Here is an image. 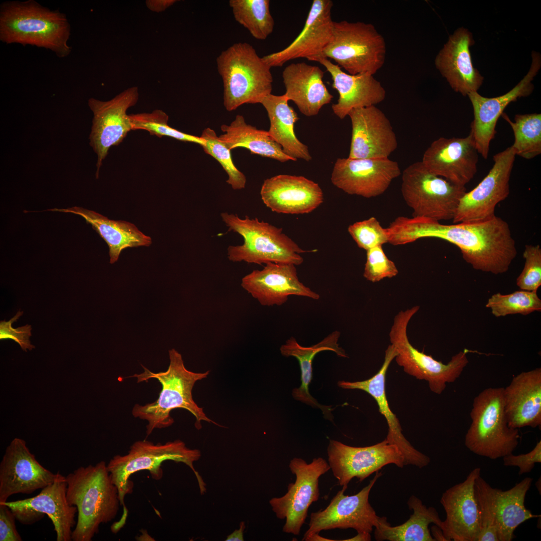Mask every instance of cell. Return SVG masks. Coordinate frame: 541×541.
I'll use <instances>...</instances> for the list:
<instances>
[{"label": "cell", "instance_id": "cell-7", "mask_svg": "<svg viewBox=\"0 0 541 541\" xmlns=\"http://www.w3.org/2000/svg\"><path fill=\"white\" fill-rule=\"evenodd\" d=\"M222 220L229 231L238 233L243 238L239 245H230L227 257L232 262L244 261L261 264L268 262L292 263L299 265L304 261L302 249L279 228L257 218L248 216L241 218L236 214L222 212Z\"/></svg>", "mask_w": 541, "mask_h": 541}, {"label": "cell", "instance_id": "cell-18", "mask_svg": "<svg viewBox=\"0 0 541 541\" xmlns=\"http://www.w3.org/2000/svg\"><path fill=\"white\" fill-rule=\"evenodd\" d=\"M400 174L398 163L389 158H338L331 180L334 185L349 194L369 198L383 194Z\"/></svg>", "mask_w": 541, "mask_h": 541}, {"label": "cell", "instance_id": "cell-53", "mask_svg": "<svg viewBox=\"0 0 541 541\" xmlns=\"http://www.w3.org/2000/svg\"><path fill=\"white\" fill-rule=\"evenodd\" d=\"M371 533L369 532H362L357 533V535L355 536L343 540H349V541H370L371 540Z\"/></svg>", "mask_w": 541, "mask_h": 541}, {"label": "cell", "instance_id": "cell-9", "mask_svg": "<svg viewBox=\"0 0 541 541\" xmlns=\"http://www.w3.org/2000/svg\"><path fill=\"white\" fill-rule=\"evenodd\" d=\"M386 55L384 37L370 23L334 21L331 39L323 58L333 60L352 75H374L383 66Z\"/></svg>", "mask_w": 541, "mask_h": 541}, {"label": "cell", "instance_id": "cell-14", "mask_svg": "<svg viewBox=\"0 0 541 541\" xmlns=\"http://www.w3.org/2000/svg\"><path fill=\"white\" fill-rule=\"evenodd\" d=\"M381 472H376L369 483L355 494H344L342 487L324 509L312 512L309 528L302 540L322 530L335 528H353L357 533H371L379 524L382 517L378 516L369 501L370 491Z\"/></svg>", "mask_w": 541, "mask_h": 541}, {"label": "cell", "instance_id": "cell-5", "mask_svg": "<svg viewBox=\"0 0 541 541\" xmlns=\"http://www.w3.org/2000/svg\"><path fill=\"white\" fill-rule=\"evenodd\" d=\"M200 456L199 450L188 448L178 439L164 444H154L144 439L135 442L127 454L113 456L107 467L111 481L118 489L123 514L118 521L112 524V528L119 531L126 523L128 511L124 499L133 491V483L129 479L131 475L138 471L147 470L153 479L159 480L163 475L161 464L165 461L182 462L189 467L196 476L201 494H203L206 491L205 483L193 465Z\"/></svg>", "mask_w": 541, "mask_h": 541}, {"label": "cell", "instance_id": "cell-31", "mask_svg": "<svg viewBox=\"0 0 541 541\" xmlns=\"http://www.w3.org/2000/svg\"><path fill=\"white\" fill-rule=\"evenodd\" d=\"M324 76L320 67L305 62L291 63L283 71L284 94L306 116L317 115L333 98L323 82Z\"/></svg>", "mask_w": 541, "mask_h": 541}, {"label": "cell", "instance_id": "cell-27", "mask_svg": "<svg viewBox=\"0 0 541 541\" xmlns=\"http://www.w3.org/2000/svg\"><path fill=\"white\" fill-rule=\"evenodd\" d=\"M260 193L264 204L280 213H308L324 200L319 185L302 176L281 174L267 178Z\"/></svg>", "mask_w": 541, "mask_h": 541}, {"label": "cell", "instance_id": "cell-22", "mask_svg": "<svg viewBox=\"0 0 541 541\" xmlns=\"http://www.w3.org/2000/svg\"><path fill=\"white\" fill-rule=\"evenodd\" d=\"M476 467L462 482L444 492L440 499L446 518L441 530L447 541H477L480 529V514L474 492V482L480 475Z\"/></svg>", "mask_w": 541, "mask_h": 541}, {"label": "cell", "instance_id": "cell-34", "mask_svg": "<svg viewBox=\"0 0 541 541\" xmlns=\"http://www.w3.org/2000/svg\"><path fill=\"white\" fill-rule=\"evenodd\" d=\"M340 332L335 331L324 338L321 341L310 347L300 345L294 337L287 340L280 348L282 355L285 357H294L299 361L301 372V385L293 390V397L298 401L313 407L321 409L324 414L328 417L331 415L330 406L320 405L312 396L309 391L310 383L312 379V363L317 354L324 351H331L338 356L348 358L345 350L338 343Z\"/></svg>", "mask_w": 541, "mask_h": 541}, {"label": "cell", "instance_id": "cell-43", "mask_svg": "<svg viewBox=\"0 0 541 541\" xmlns=\"http://www.w3.org/2000/svg\"><path fill=\"white\" fill-rule=\"evenodd\" d=\"M348 230L358 247L366 251L388 243L386 228H383L374 217L350 225Z\"/></svg>", "mask_w": 541, "mask_h": 541}, {"label": "cell", "instance_id": "cell-21", "mask_svg": "<svg viewBox=\"0 0 541 541\" xmlns=\"http://www.w3.org/2000/svg\"><path fill=\"white\" fill-rule=\"evenodd\" d=\"M540 64V55L533 52L532 63L528 73L508 92L494 98L483 97L477 92H472L467 95L472 105L474 114L470 131L478 153L484 159L488 157L490 143L496 134L498 119L509 103L518 98L526 97L531 93L534 88L531 81L539 70Z\"/></svg>", "mask_w": 541, "mask_h": 541}, {"label": "cell", "instance_id": "cell-25", "mask_svg": "<svg viewBox=\"0 0 541 541\" xmlns=\"http://www.w3.org/2000/svg\"><path fill=\"white\" fill-rule=\"evenodd\" d=\"M296 266L268 262L243 277L241 286L263 306H281L292 295L319 300V294L299 280Z\"/></svg>", "mask_w": 541, "mask_h": 541}, {"label": "cell", "instance_id": "cell-52", "mask_svg": "<svg viewBox=\"0 0 541 541\" xmlns=\"http://www.w3.org/2000/svg\"><path fill=\"white\" fill-rule=\"evenodd\" d=\"M431 531L433 536V537L435 541H447L443 534L442 530L438 526L436 525L432 526L431 527Z\"/></svg>", "mask_w": 541, "mask_h": 541}, {"label": "cell", "instance_id": "cell-48", "mask_svg": "<svg viewBox=\"0 0 541 541\" xmlns=\"http://www.w3.org/2000/svg\"><path fill=\"white\" fill-rule=\"evenodd\" d=\"M16 519L11 508L4 503H0V541L23 540L17 529Z\"/></svg>", "mask_w": 541, "mask_h": 541}, {"label": "cell", "instance_id": "cell-15", "mask_svg": "<svg viewBox=\"0 0 541 541\" xmlns=\"http://www.w3.org/2000/svg\"><path fill=\"white\" fill-rule=\"evenodd\" d=\"M328 463L340 485L347 488L354 477L361 482L384 466L405 465L404 457L394 444L385 439L374 445L354 447L330 440L327 447Z\"/></svg>", "mask_w": 541, "mask_h": 541}, {"label": "cell", "instance_id": "cell-23", "mask_svg": "<svg viewBox=\"0 0 541 541\" xmlns=\"http://www.w3.org/2000/svg\"><path fill=\"white\" fill-rule=\"evenodd\" d=\"M333 3L331 0H314L301 32L286 48L263 56L270 67H282L288 61L305 58L317 62L323 58L333 31L331 17Z\"/></svg>", "mask_w": 541, "mask_h": 541}, {"label": "cell", "instance_id": "cell-46", "mask_svg": "<svg viewBox=\"0 0 541 541\" xmlns=\"http://www.w3.org/2000/svg\"><path fill=\"white\" fill-rule=\"evenodd\" d=\"M23 312L19 311L10 321L0 322V339H10L18 343L23 350L27 352V349L32 350L35 347L31 344L30 337L31 336V326L26 325L17 329L12 328V324L21 316Z\"/></svg>", "mask_w": 541, "mask_h": 541}, {"label": "cell", "instance_id": "cell-47", "mask_svg": "<svg viewBox=\"0 0 541 541\" xmlns=\"http://www.w3.org/2000/svg\"><path fill=\"white\" fill-rule=\"evenodd\" d=\"M502 458L504 466L518 467V475L530 472L535 463L541 462V441L538 442L534 447L527 453L518 455L512 453Z\"/></svg>", "mask_w": 541, "mask_h": 541}, {"label": "cell", "instance_id": "cell-51", "mask_svg": "<svg viewBox=\"0 0 541 541\" xmlns=\"http://www.w3.org/2000/svg\"><path fill=\"white\" fill-rule=\"evenodd\" d=\"M245 528L244 522L242 521L240 523V527L238 529L235 530L232 533L227 536L225 541H243V531Z\"/></svg>", "mask_w": 541, "mask_h": 541}, {"label": "cell", "instance_id": "cell-41", "mask_svg": "<svg viewBox=\"0 0 541 541\" xmlns=\"http://www.w3.org/2000/svg\"><path fill=\"white\" fill-rule=\"evenodd\" d=\"M129 116L132 130H144L151 135L159 137L168 136L182 141L196 143L202 147L205 145V140L200 136L186 134L169 126L168 116L161 110H155L151 113L130 114Z\"/></svg>", "mask_w": 541, "mask_h": 541}, {"label": "cell", "instance_id": "cell-49", "mask_svg": "<svg viewBox=\"0 0 541 541\" xmlns=\"http://www.w3.org/2000/svg\"><path fill=\"white\" fill-rule=\"evenodd\" d=\"M8 506L12 510L16 519L24 524H31L35 523L42 519L45 515L43 513L27 506L17 505Z\"/></svg>", "mask_w": 541, "mask_h": 541}, {"label": "cell", "instance_id": "cell-26", "mask_svg": "<svg viewBox=\"0 0 541 541\" xmlns=\"http://www.w3.org/2000/svg\"><path fill=\"white\" fill-rule=\"evenodd\" d=\"M397 355L395 348L392 345H389L385 352L383 363L375 375L362 381H339L338 385L345 389L361 390L370 395L376 401L380 412L384 416L387 423L388 432L385 439L399 448L404 457L405 465L410 464L422 468L428 465L430 458L414 448L404 437L399 421L391 411L386 396V373Z\"/></svg>", "mask_w": 541, "mask_h": 541}, {"label": "cell", "instance_id": "cell-19", "mask_svg": "<svg viewBox=\"0 0 541 541\" xmlns=\"http://www.w3.org/2000/svg\"><path fill=\"white\" fill-rule=\"evenodd\" d=\"M57 474L36 459L26 441L14 438L7 447L0 463V502L12 495L31 494L52 483Z\"/></svg>", "mask_w": 541, "mask_h": 541}, {"label": "cell", "instance_id": "cell-17", "mask_svg": "<svg viewBox=\"0 0 541 541\" xmlns=\"http://www.w3.org/2000/svg\"><path fill=\"white\" fill-rule=\"evenodd\" d=\"M515 156L511 146L493 156L494 164L486 176L460 199L453 223L482 220L495 215L497 204L509 193Z\"/></svg>", "mask_w": 541, "mask_h": 541}, {"label": "cell", "instance_id": "cell-6", "mask_svg": "<svg viewBox=\"0 0 541 541\" xmlns=\"http://www.w3.org/2000/svg\"><path fill=\"white\" fill-rule=\"evenodd\" d=\"M216 64L222 80L223 105L228 111L244 104H261L272 94L271 68L249 44H233L217 57Z\"/></svg>", "mask_w": 541, "mask_h": 541}, {"label": "cell", "instance_id": "cell-44", "mask_svg": "<svg viewBox=\"0 0 541 541\" xmlns=\"http://www.w3.org/2000/svg\"><path fill=\"white\" fill-rule=\"evenodd\" d=\"M523 268L516 279L521 290L537 292L541 285V248L539 244H526L523 253Z\"/></svg>", "mask_w": 541, "mask_h": 541}, {"label": "cell", "instance_id": "cell-3", "mask_svg": "<svg viewBox=\"0 0 541 541\" xmlns=\"http://www.w3.org/2000/svg\"><path fill=\"white\" fill-rule=\"evenodd\" d=\"M65 477L68 501L78 512L72 540L91 541L101 524L116 517L121 505L118 489L104 461L80 466Z\"/></svg>", "mask_w": 541, "mask_h": 541}, {"label": "cell", "instance_id": "cell-35", "mask_svg": "<svg viewBox=\"0 0 541 541\" xmlns=\"http://www.w3.org/2000/svg\"><path fill=\"white\" fill-rule=\"evenodd\" d=\"M285 94L266 96L261 104L265 109L270 121L267 131L288 156L297 161L312 160L308 147L299 140L294 132V124L299 118L294 109L288 104Z\"/></svg>", "mask_w": 541, "mask_h": 541}, {"label": "cell", "instance_id": "cell-37", "mask_svg": "<svg viewBox=\"0 0 541 541\" xmlns=\"http://www.w3.org/2000/svg\"><path fill=\"white\" fill-rule=\"evenodd\" d=\"M221 129L224 133L218 136L219 139L230 150L243 147L248 149L252 154L281 162L294 161L284 152L281 146L272 138L267 131L247 124L242 115H237L229 125H222Z\"/></svg>", "mask_w": 541, "mask_h": 541}, {"label": "cell", "instance_id": "cell-40", "mask_svg": "<svg viewBox=\"0 0 541 541\" xmlns=\"http://www.w3.org/2000/svg\"><path fill=\"white\" fill-rule=\"evenodd\" d=\"M486 307L496 317L509 315H527L541 311V300L536 292L517 291L507 295L497 293L488 300Z\"/></svg>", "mask_w": 541, "mask_h": 541}, {"label": "cell", "instance_id": "cell-24", "mask_svg": "<svg viewBox=\"0 0 541 541\" xmlns=\"http://www.w3.org/2000/svg\"><path fill=\"white\" fill-rule=\"evenodd\" d=\"M352 137L348 158H388L398 146L392 125L383 112L372 106L351 110Z\"/></svg>", "mask_w": 541, "mask_h": 541}, {"label": "cell", "instance_id": "cell-10", "mask_svg": "<svg viewBox=\"0 0 541 541\" xmlns=\"http://www.w3.org/2000/svg\"><path fill=\"white\" fill-rule=\"evenodd\" d=\"M419 310V306H415L395 316L389 333L390 341L397 352L395 361L404 371L417 379L426 381L432 392L440 394L446 384L455 382L467 366V350L460 351L445 364L415 348L408 339L407 327Z\"/></svg>", "mask_w": 541, "mask_h": 541}, {"label": "cell", "instance_id": "cell-36", "mask_svg": "<svg viewBox=\"0 0 541 541\" xmlns=\"http://www.w3.org/2000/svg\"><path fill=\"white\" fill-rule=\"evenodd\" d=\"M407 504L409 508L413 510V513L403 523L392 526L386 517H382L374 529L376 540L435 541L428 526L430 523H434L441 528L443 521L436 509L433 507H427L414 495L410 496Z\"/></svg>", "mask_w": 541, "mask_h": 541}, {"label": "cell", "instance_id": "cell-30", "mask_svg": "<svg viewBox=\"0 0 541 541\" xmlns=\"http://www.w3.org/2000/svg\"><path fill=\"white\" fill-rule=\"evenodd\" d=\"M504 411L514 429L541 425V368L522 372L503 389Z\"/></svg>", "mask_w": 541, "mask_h": 541}, {"label": "cell", "instance_id": "cell-50", "mask_svg": "<svg viewBox=\"0 0 541 541\" xmlns=\"http://www.w3.org/2000/svg\"><path fill=\"white\" fill-rule=\"evenodd\" d=\"M176 2L175 0H151L147 1L146 4L151 11L160 12L173 5Z\"/></svg>", "mask_w": 541, "mask_h": 541}, {"label": "cell", "instance_id": "cell-29", "mask_svg": "<svg viewBox=\"0 0 541 541\" xmlns=\"http://www.w3.org/2000/svg\"><path fill=\"white\" fill-rule=\"evenodd\" d=\"M317 62L330 74L332 87L338 92L337 103L332 105V109L340 119H343L354 109L375 106L385 99L386 90L374 75L347 73L325 58L320 59Z\"/></svg>", "mask_w": 541, "mask_h": 541}, {"label": "cell", "instance_id": "cell-16", "mask_svg": "<svg viewBox=\"0 0 541 541\" xmlns=\"http://www.w3.org/2000/svg\"><path fill=\"white\" fill-rule=\"evenodd\" d=\"M139 99L137 87L129 88L110 100L101 101L91 98L88 106L93 113L90 134V145L97 155L96 178L109 149L118 145L132 130L127 110L134 106Z\"/></svg>", "mask_w": 541, "mask_h": 541}, {"label": "cell", "instance_id": "cell-45", "mask_svg": "<svg viewBox=\"0 0 541 541\" xmlns=\"http://www.w3.org/2000/svg\"><path fill=\"white\" fill-rule=\"evenodd\" d=\"M366 251L367 258L363 276L367 281L376 283L397 275V266L385 254L382 245L376 246Z\"/></svg>", "mask_w": 541, "mask_h": 541}, {"label": "cell", "instance_id": "cell-2", "mask_svg": "<svg viewBox=\"0 0 541 541\" xmlns=\"http://www.w3.org/2000/svg\"><path fill=\"white\" fill-rule=\"evenodd\" d=\"M71 25L66 15L35 0L6 1L0 6V40L50 50L60 58L68 56Z\"/></svg>", "mask_w": 541, "mask_h": 541}, {"label": "cell", "instance_id": "cell-42", "mask_svg": "<svg viewBox=\"0 0 541 541\" xmlns=\"http://www.w3.org/2000/svg\"><path fill=\"white\" fill-rule=\"evenodd\" d=\"M206 141L202 147L204 151L217 160L228 175L226 182L234 190L244 188L246 177L234 165L230 150L221 142L215 131L210 128H205L200 136Z\"/></svg>", "mask_w": 541, "mask_h": 541}, {"label": "cell", "instance_id": "cell-12", "mask_svg": "<svg viewBox=\"0 0 541 541\" xmlns=\"http://www.w3.org/2000/svg\"><path fill=\"white\" fill-rule=\"evenodd\" d=\"M533 478L525 477L511 488L502 490L491 486L480 475L474 482V492L480 514V528H493L499 541H511L522 523L540 516L524 505Z\"/></svg>", "mask_w": 541, "mask_h": 541}, {"label": "cell", "instance_id": "cell-4", "mask_svg": "<svg viewBox=\"0 0 541 541\" xmlns=\"http://www.w3.org/2000/svg\"><path fill=\"white\" fill-rule=\"evenodd\" d=\"M170 364L164 372L154 373L142 365L144 372L135 374L138 383L156 379L161 384L162 389L157 399L144 405L136 404L132 413L135 418L147 420L146 434L149 435L154 429L163 428L171 426L174 422L170 412L175 408H183L189 411L196 419L195 426L201 428V421L212 422L194 402L192 389L195 383L207 377L209 371L195 373L187 370L184 364L181 355L174 349L169 350Z\"/></svg>", "mask_w": 541, "mask_h": 541}, {"label": "cell", "instance_id": "cell-28", "mask_svg": "<svg viewBox=\"0 0 541 541\" xmlns=\"http://www.w3.org/2000/svg\"><path fill=\"white\" fill-rule=\"evenodd\" d=\"M472 34L463 28L456 30L435 59V65L452 89L463 96L477 92L483 78L474 68L469 47L473 45Z\"/></svg>", "mask_w": 541, "mask_h": 541}, {"label": "cell", "instance_id": "cell-32", "mask_svg": "<svg viewBox=\"0 0 541 541\" xmlns=\"http://www.w3.org/2000/svg\"><path fill=\"white\" fill-rule=\"evenodd\" d=\"M55 480L36 496L13 501H6V505L31 507L47 514L51 519L56 533L57 541H71L73 528L76 524L75 519L77 508L68 501L65 476L59 471L56 473Z\"/></svg>", "mask_w": 541, "mask_h": 541}, {"label": "cell", "instance_id": "cell-39", "mask_svg": "<svg viewBox=\"0 0 541 541\" xmlns=\"http://www.w3.org/2000/svg\"><path fill=\"white\" fill-rule=\"evenodd\" d=\"M511 127L514 141L511 145L515 155L530 159L541 153V114H516L514 121L502 114Z\"/></svg>", "mask_w": 541, "mask_h": 541}, {"label": "cell", "instance_id": "cell-11", "mask_svg": "<svg viewBox=\"0 0 541 541\" xmlns=\"http://www.w3.org/2000/svg\"><path fill=\"white\" fill-rule=\"evenodd\" d=\"M401 193L412 209L413 216L435 219H453L465 186L455 184L429 171L421 161L407 168L402 176Z\"/></svg>", "mask_w": 541, "mask_h": 541}, {"label": "cell", "instance_id": "cell-8", "mask_svg": "<svg viewBox=\"0 0 541 541\" xmlns=\"http://www.w3.org/2000/svg\"><path fill=\"white\" fill-rule=\"evenodd\" d=\"M503 389L486 388L474 397L471 423L465 436V445L470 451L491 459L512 454L520 438L518 429L508 425Z\"/></svg>", "mask_w": 541, "mask_h": 541}, {"label": "cell", "instance_id": "cell-1", "mask_svg": "<svg viewBox=\"0 0 541 541\" xmlns=\"http://www.w3.org/2000/svg\"><path fill=\"white\" fill-rule=\"evenodd\" d=\"M401 235L406 243L425 237L447 241L460 249L463 259L474 269L494 275L506 272L517 254L508 223L495 215L451 225L425 217H406Z\"/></svg>", "mask_w": 541, "mask_h": 541}, {"label": "cell", "instance_id": "cell-13", "mask_svg": "<svg viewBox=\"0 0 541 541\" xmlns=\"http://www.w3.org/2000/svg\"><path fill=\"white\" fill-rule=\"evenodd\" d=\"M289 468L296 476L295 482L288 485V491L284 495L273 498L269 502L276 516L286 519L283 531L299 535L310 506L319 499V478L331 468L322 457L315 458L309 463L302 458H294L290 461Z\"/></svg>", "mask_w": 541, "mask_h": 541}, {"label": "cell", "instance_id": "cell-33", "mask_svg": "<svg viewBox=\"0 0 541 541\" xmlns=\"http://www.w3.org/2000/svg\"><path fill=\"white\" fill-rule=\"evenodd\" d=\"M47 211L72 213L83 217L106 241L109 248L110 263L117 261L123 250L128 247L148 246L151 238L140 231L133 223L108 219L94 211L80 207L66 209L55 208Z\"/></svg>", "mask_w": 541, "mask_h": 541}, {"label": "cell", "instance_id": "cell-38", "mask_svg": "<svg viewBox=\"0 0 541 541\" xmlns=\"http://www.w3.org/2000/svg\"><path fill=\"white\" fill-rule=\"evenodd\" d=\"M269 0H230L235 20L256 39L264 40L274 30Z\"/></svg>", "mask_w": 541, "mask_h": 541}, {"label": "cell", "instance_id": "cell-20", "mask_svg": "<svg viewBox=\"0 0 541 541\" xmlns=\"http://www.w3.org/2000/svg\"><path fill=\"white\" fill-rule=\"evenodd\" d=\"M478 154L470 131L465 137L434 140L425 150L421 162L431 173L465 186L477 172Z\"/></svg>", "mask_w": 541, "mask_h": 541}]
</instances>
